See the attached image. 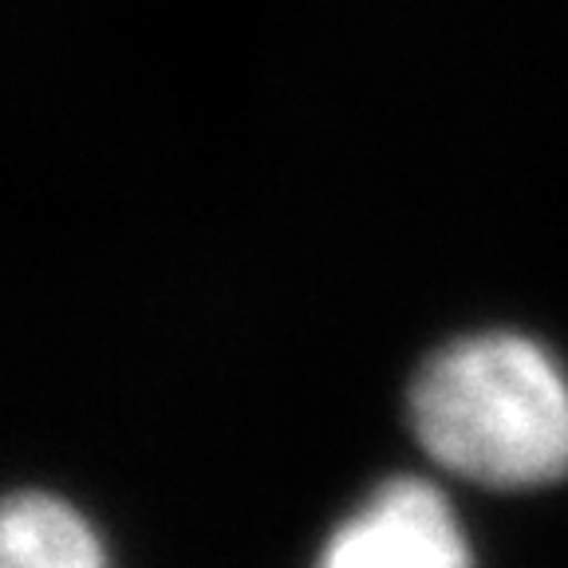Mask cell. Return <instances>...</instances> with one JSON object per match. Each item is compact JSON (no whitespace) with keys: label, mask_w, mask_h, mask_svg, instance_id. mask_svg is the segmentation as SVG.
Masks as SVG:
<instances>
[{"label":"cell","mask_w":568,"mask_h":568,"mask_svg":"<svg viewBox=\"0 0 568 568\" xmlns=\"http://www.w3.org/2000/svg\"><path fill=\"white\" fill-rule=\"evenodd\" d=\"M410 426L435 466L486 489L568 478V375L537 339L478 332L410 383Z\"/></svg>","instance_id":"cell-1"},{"label":"cell","mask_w":568,"mask_h":568,"mask_svg":"<svg viewBox=\"0 0 568 568\" xmlns=\"http://www.w3.org/2000/svg\"><path fill=\"white\" fill-rule=\"evenodd\" d=\"M312 568H474V557L443 489L390 478L328 532Z\"/></svg>","instance_id":"cell-2"},{"label":"cell","mask_w":568,"mask_h":568,"mask_svg":"<svg viewBox=\"0 0 568 568\" xmlns=\"http://www.w3.org/2000/svg\"><path fill=\"white\" fill-rule=\"evenodd\" d=\"M0 568H111L95 525L44 489H24L4 501Z\"/></svg>","instance_id":"cell-3"}]
</instances>
